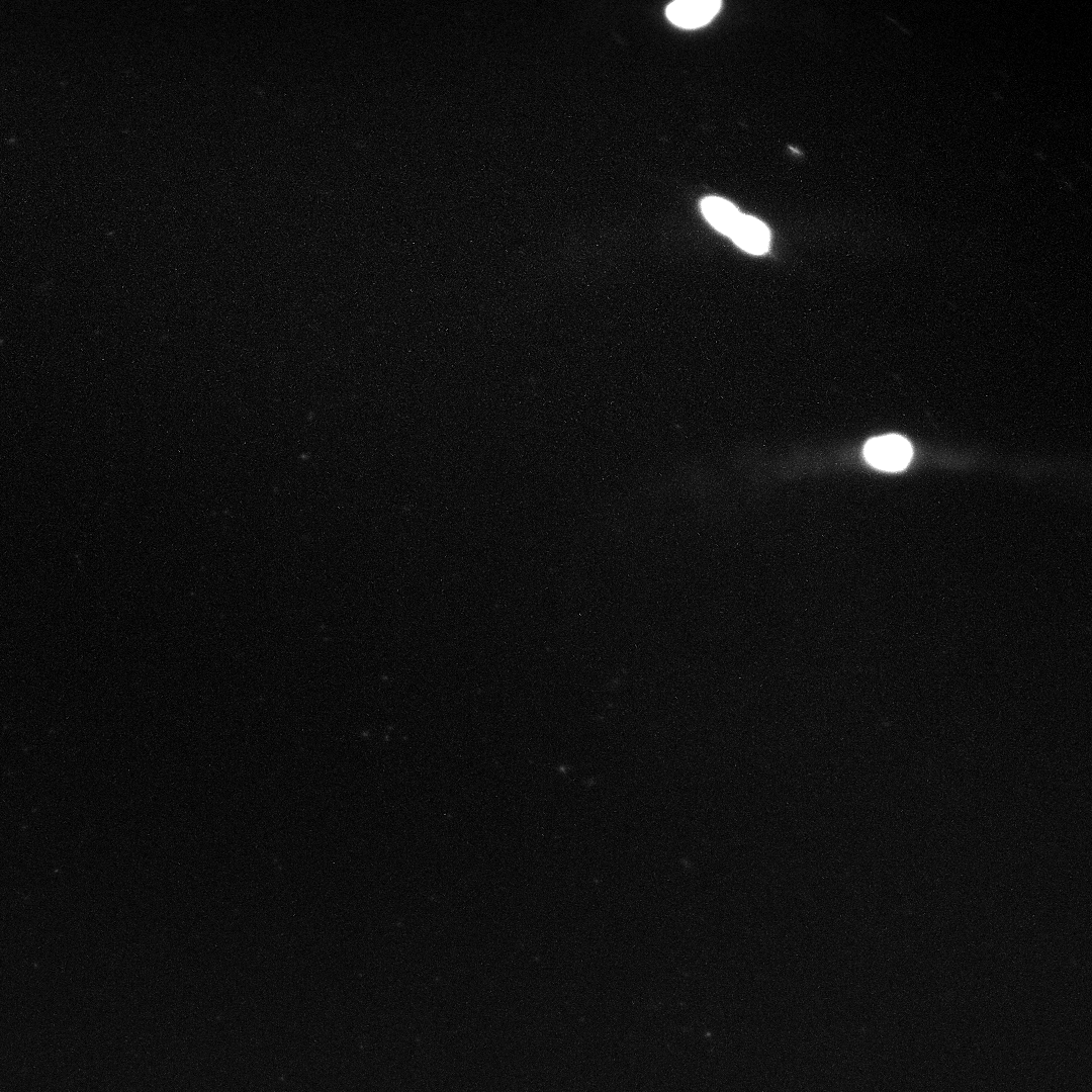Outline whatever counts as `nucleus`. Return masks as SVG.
Here are the masks:
<instances>
[{"label": "nucleus", "mask_w": 1092, "mask_h": 1092, "mask_svg": "<svg viewBox=\"0 0 1092 1092\" xmlns=\"http://www.w3.org/2000/svg\"><path fill=\"white\" fill-rule=\"evenodd\" d=\"M912 453L908 440L896 434L872 438L863 447V456L873 467L890 472L906 468Z\"/></svg>", "instance_id": "1"}, {"label": "nucleus", "mask_w": 1092, "mask_h": 1092, "mask_svg": "<svg viewBox=\"0 0 1092 1092\" xmlns=\"http://www.w3.org/2000/svg\"><path fill=\"white\" fill-rule=\"evenodd\" d=\"M702 213L718 232L730 237L742 213L730 201L708 196L701 202Z\"/></svg>", "instance_id": "4"}, {"label": "nucleus", "mask_w": 1092, "mask_h": 1092, "mask_svg": "<svg viewBox=\"0 0 1092 1092\" xmlns=\"http://www.w3.org/2000/svg\"><path fill=\"white\" fill-rule=\"evenodd\" d=\"M730 238L740 249L753 255L765 253L770 241L767 226L759 219L746 214L740 216Z\"/></svg>", "instance_id": "3"}, {"label": "nucleus", "mask_w": 1092, "mask_h": 1092, "mask_svg": "<svg viewBox=\"0 0 1092 1092\" xmlns=\"http://www.w3.org/2000/svg\"><path fill=\"white\" fill-rule=\"evenodd\" d=\"M718 0H677L666 8L667 18L682 28H697L710 22L721 8Z\"/></svg>", "instance_id": "2"}]
</instances>
